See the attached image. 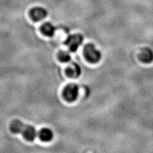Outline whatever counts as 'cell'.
I'll return each mask as SVG.
<instances>
[{
	"label": "cell",
	"mask_w": 153,
	"mask_h": 153,
	"mask_svg": "<svg viewBox=\"0 0 153 153\" xmlns=\"http://www.w3.org/2000/svg\"><path fill=\"white\" fill-rule=\"evenodd\" d=\"M84 55L86 59L92 63H97L102 57L100 52L93 44H88L85 47Z\"/></svg>",
	"instance_id": "1"
},
{
	"label": "cell",
	"mask_w": 153,
	"mask_h": 153,
	"mask_svg": "<svg viewBox=\"0 0 153 153\" xmlns=\"http://www.w3.org/2000/svg\"><path fill=\"white\" fill-rule=\"evenodd\" d=\"M30 17L34 21H40L45 19L47 16L45 9L41 7H35L31 10Z\"/></svg>",
	"instance_id": "4"
},
{
	"label": "cell",
	"mask_w": 153,
	"mask_h": 153,
	"mask_svg": "<svg viewBox=\"0 0 153 153\" xmlns=\"http://www.w3.org/2000/svg\"><path fill=\"white\" fill-rule=\"evenodd\" d=\"M26 124L19 120H15L12 121L10 124V130L13 133H22L24 128H25Z\"/></svg>",
	"instance_id": "10"
},
{
	"label": "cell",
	"mask_w": 153,
	"mask_h": 153,
	"mask_svg": "<svg viewBox=\"0 0 153 153\" xmlns=\"http://www.w3.org/2000/svg\"><path fill=\"white\" fill-rule=\"evenodd\" d=\"M83 42V37L80 35H72L69 36L66 40V45L71 52H75Z\"/></svg>",
	"instance_id": "3"
},
{
	"label": "cell",
	"mask_w": 153,
	"mask_h": 153,
	"mask_svg": "<svg viewBox=\"0 0 153 153\" xmlns=\"http://www.w3.org/2000/svg\"><path fill=\"white\" fill-rule=\"evenodd\" d=\"M38 135L40 140L44 142H49L53 138V133L48 128H43L38 133Z\"/></svg>",
	"instance_id": "9"
},
{
	"label": "cell",
	"mask_w": 153,
	"mask_h": 153,
	"mask_svg": "<svg viewBox=\"0 0 153 153\" xmlns=\"http://www.w3.org/2000/svg\"><path fill=\"white\" fill-rule=\"evenodd\" d=\"M41 31L45 36L51 37L54 36L56 31V28L52 24L47 22L42 26Z\"/></svg>",
	"instance_id": "8"
},
{
	"label": "cell",
	"mask_w": 153,
	"mask_h": 153,
	"mask_svg": "<svg viewBox=\"0 0 153 153\" xmlns=\"http://www.w3.org/2000/svg\"><path fill=\"white\" fill-rule=\"evenodd\" d=\"M140 59L143 63H152L153 61V51L149 48L143 49L140 54Z\"/></svg>",
	"instance_id": "7"
},
{
	"label": "cell",
	"mask_w": 153,
	"mask_h": 153,
	"mask_svg": "<svg viewBox=\"0 0 153 153\" xmlns=\"http://www.w3.org/2000/svg\"><path fill=\"white\" fill-rule=\"evenodd\" d=\"M79 94V88L75 84H69L63 91V97L68 102H73L76 100Z\"/></svg>",
	"instance_id": "2"
},
{
	"label": "cell",
	"mask_w": 153,
	"mask_h": 153,
	"mask_svg": "<svg viewBox=\"0 0 153 153\" xmlns=\"http://www.w3.org/2000/svg\"><path fill=\"white\" fill-rule=\"evenodd\" d=\"M81 74V68L76 63L71 64L66 69V75L70 78H77Z\"/></svg>",
	"instance_id": "6"
},
{
	"label": "cell",
	"mask_w": 153,
	"mask_h": 153,
	"mask_svg": "<svg viewBox=\"0 0 153 153\" xmlns=\"http://www.w3.org/2000/svg\"><path fill=\"white\" fill-rule=\"evenodd\" d=\"M22 134L25 139L29 141H33L35 139L37 136V131L33 126L26 125Z\"/></svg>",
	"instance_id": "5"
},
{
	"label": "cell",
	"mask_w": 153,
	"mask_h": 153,
	"mask_svg": "<svg viewBox=\"0 0 153 153\" xmlns=\"http://www.w3.org/2000/svg\"><path fill=\"white\" fill-rule=\"evenodd\" d=\"M59 59L63 63H68L71 59V56L69 52L66 51H62L59 54Z\"/></svg>",
	"instance_id": "11"
}]
</instances>
